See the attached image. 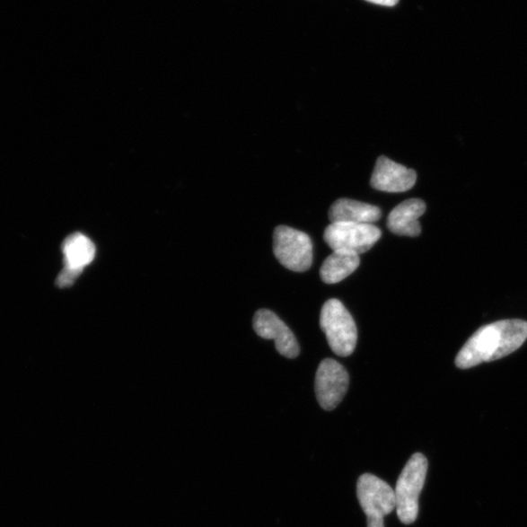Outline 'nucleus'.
Wrapping results in <instances>:
<instances>
[{"label":"nucleus","instance_id":"f257e3e1","mask_svg":"<svg viewBox=\"0 0 527 527\" xmlns=\"http://www.w3.org/2000/svg\"><path fill=\"white\" fill-rule=\"evenodd\" d=\"M527 339V322L506 320L480 328L460 350L455 365L469 369L500 360L520 349Z\"/></svg>","mask_w":527,"mask_h":527},{"label":"nucleus","instance_id":"f03ea898","mask_svg":"<svg viewBox=\"0 0 527 527\" xmlns=\"http://www.w3.org/2000/svg\"><path fill=\"white\" fill-rule=\"evenodd\" d=\"M427 470V458L421 453H415L398 479L395 489L396 510L403 524H412L418 517L419 497Z\"/></svg>","mask_w":527,"mask_h":527},{"label":"nucleus","instance_id":"7ed1b4c3","mask_svg":"<svg viewBox=\"0 0 527 527\" xmlns=\"http://www.w3.org/2000/svg\"><path fill=\"white\" fill-rule=\"evenodd\" d=\"M320 324L330 349L338 356H351L357 342L356 322L346 307L338 299L324 303L321 312Z\"/></svg>","mask_w":527,"mask_h":527},{"label":"nucleus","instance_id":"20e7f679","mask_svg":"<svg viewBox=\"0 0 527 527\" xmlns=\"http://www.w3.org/2000/svg\"><path fill=\"white\" fill-rule=\"evenodd\" d=\"M356 496L367 517V527H385L384 519L396 509L395 490L372 474L357 480Z\"/></svg>","mask_w":527,"mask_h":527},{"label":"nucleus","instance_id":"39448f33","mask_svg":"<svg viewBox=\"0 0 527 527\" xmlns=\"http://www.w3.org/2000/svg\"><path fill=\"white\" fill-rule=\"evenodd\" d=\"M273 250L277 261L290 271L303 273L312 267V242L304 232L287 226L277 227Z\"/></svg>","mask_w":527,"mask_h":527},{"label":"nucleus","instance_id":"423d86ee","mask_svg":"<svg viewBox=\"0 0 527 527\" xmlns=\"http://www.w3.org/2000/svg\"><path fill=\"white\" fill-rule=\"evenodd\" d=\"M381 235L382 232L373 224L333 223L325 229L323 239L333 251L360 255L372 250Z\"/></svg>","mask_w":527,"mask_h":527},{"label":"nucleus","instance_id":"0eeeda50","mask_svg":"<svg viewBox=\"0 0 527 527\" xmlns=\"http://www.w3.org/2000/svg\"><path fill=\"white\" fill-rule=\"evenodd\" d=\"M349 388V374L346 368L331 358L321 363L316 375V394L324 410H333L343 400Z\"/></svg>","mask_w":527,"mask_h":527},{"label":"nucleus","instance_id":"6e6552de","mask_svg":"<svg viewBox=\"0 0 527 527\" xmlns=\"http://www.w3.org/2000/svg\"><path fill=\"white\" fill-rule=\"evenodd\" d=\"M253 328L261 338L274 340L276 349L280 355L287 358L299 356L300 347L294 332L272 311H258L253 319Z\"/></svg>","mask_w":527,"mask_h":527},{"label":"nucleus","instance_id":"1a4fd4ad","mask_svg":"<svg viewBox=\"0 0 527 527\" xmlns=\"http://www.w3.org/2000/svg\"><path fill=\"white\" fill-rule=\"evenodd\" d=\"M417 180L415 171L390 160L386 155H381L370 179V185L381 192L405 193L414 187Z\"/></svg>","mask_w":527,"mask_h":527},{"label":"nucleus","instance_id":"9d476101","mask_svg":"<svg viewBox=\"0 0 527 527\" xmlns=\"http://www.w3.org/2000/svg\"><path fill=\"white\" fill-rule=\"evenodd\" d=\"M426 204L420 198L402 201L392 209L387 219V227L391 233L406 237H418L421 233L419 218L426 212Z\"/></svg>","mask_w":527,"mask_h":527},{"label":"nucleus","instance_id":"9b49d317","mask_svg":"<svg viewBox=\"0 0 527 527\" xmlns=\"http://www.w3.org/2000/svg\"><path fill=\"white\" fill-rule=\"evenodd\" d=\"M329 216L331 224H373L382 216V211L378 206L361 203V201L339 198L331 206Z\"/></svg>","mask_w":527,"mask_h":527},{"label":"nucleus","instance_id":"f8f14e48","mask_svg":"<svg viewBox=\"0 0 527 527\" xmlns=\"http://www.w3.org/2000/svg\"><path fill=\"white\" fill-rule=\"evenodd\" d=\"M62 251L64 268L82 273L86 266L92 263L96 255L92 241L81 233L69 235L62 244Z\"/></svg>","mask_w":527,"mask_h":527},{"label":"nucleus","instance_id":"ddd939ff","mask_svg":"<svg viewBox=\"0 0 527 527\" xmlns=\"http://www.w3.org/2000/svg\"><path fill=\"white\" fill-rule=\"evenodd\" d=\"M360 264V255L347 250H334L323 262L320 275L324 284H338L356 272Z\"/></svg>","mask_w":527,"mask_h":527},{"label":"nucleus","instance_id":"4468645a","mask_svg":"<svg viewBox=\"0 0 527 527\" xmlns=\"http://www.w3.org/2000/svg\"><path fill=\"white\" fill-rule=\"evenodd\" d=\"M82 274V272L73 271L64 268L57 279H56V285L60 288L70 287Z\"/></svg>","mask_w":527,"mask_h":527},{"label":"nucleus","instance_id":"2eb2a0df","mask_svg":"<svg viewBox=\"0 0 527 527\" xmlns=\"http://www.w3.org/2000/svg\"><path fill=\"white\" fill-rule=\"evenodd\" d=\"M366 2L377 5L392 7L398 4L399 0H366Z\"/></svg>","mask_w":527,"mask_h":527}]
</instances>
